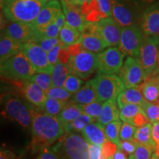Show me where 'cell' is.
Returning <instances> with one entry per match:
<instances>
[{"instance_id":"35","label":"cell","mask_w":159,"mask_h":159,"mask_svg":"<svg viewBox=\"0 0 159 159\" xmlns=\"http://www.w3.org/2000/svg\"><path fill=\"white\" fill-rule=\"evenodd\" d=\"M122 123L121 121H114L109 123L108 125L105 127V135L106 138L111 142L116 143L118 146L120 144V137H119V133H120V129L122 127Z\"/></svg>"},{"instance_id":"29","label":"cell","mask_w":159,"mask_h":159,"mask_svg":"<svg viewBox=\"0 0 159 159\" xmlns=\"http://www.w3.org/2000/svg\"><path fill=\"white\" fill-rule=\"evenodd\" d=\"M152 125L150 122L144 126L140 127V128H137L134 139H136L139 144L148 145V146L156 149V143L154 142L153 139H152Z\"/></svg>"},{"instance_id":"16","label":"cell","mask_w":159,"mask_h":159,"mask_svg":"<svg viewBox=\"0 0 159 159\" xmlns=\"http://www.w3.org/2000/svg\"><path fill=\"white\" fill-rule=\"evenodd\" d=\"M140 27L145 36L159 35V0L144 9L141 16Z\"/></svg>"},{"instance_id":"1","label":"cell","mask_w":159,"mask_h":159,"mask_svg":"<svg viewBox=\"0 0 159 159\" xmlns=\"http://www.w3.org/2000/svg\"><path fill=\"white\" fill-rule=\"evenodd\" d=\"M32 116L33 144L40 150L48 147L65 134V128L57 116L39 112L29 107Z\"/></svg>"},{"instance_id":"7","label":"cell","mask_w":159,"mask_h":159,"mask_svg":"<svg viewBox=\"0 0 159 159\" xmlns=\"http://www.w3.org/2000/svg\"><path fill=\"white\" fill-rule=\"evenodd\" d=\"M159 52V35L145 36L138 57L142 66L147 79L153 75L158 64Z\"/></svg>"},{"instance_id":"36","label":"cell","mask_w":159,"mask_h":159,"mask_svg":"<svg viewBox=\"0 0 159 159\" xmlns=\"http://www.w3.org/2000/svg\"><path fill=\"white\" fill-rule=\"evenodd\" d=\"M156 149L145 144H139L134 153L129 156L128 159H150Z\"/></svg>"},{"instance_id":"53","label":"cell","mask_w":159,"mask_h":159,"mask_svg":"<svg viewBox=\"0 0 159 159\" xmlns=\"http://www.w3.org/2000/svg\"><path fill=\"white\" fill-rule=\"evenodd\" d=\"M113 159H128V158H127L125 152H123V151L121 150H119L116 153H115L114 157H113Z\"/></svg>"},{"instance_id":"11","label":"cell","mask_w":159,"mask_h":159,"mask_svg":"<svg viewBox=\"0 0 159 159\" xmlns=\"http://www.w3.org/2000/svg\"><path fill=\"white\" fill-rule=\"evenodd\" d=\"M125 55L118 47H111L97 54L98 70L101 74L117 75L124 63Z\"/></svg>"},{"instance_id":"13","label":"cell","mask_w":159,"mask_h":159,"mask_svg":"<svg viewBox=\"0 0 159 159\" xmlns=\"http://www.w3.org/2000/svg\"><path fill=\"white\" fill-rule=\"evenodd\" d=\"M112 1V18L122 27L137 24L136 6L128 0Z\"/></svg>"},{"instance_id":"26","label":"cell","mask_w":159,"mask_h":159,"mask_svg":"<svg viewBox=\"0 0 159 159\" xmlns=\"http://www.w3.org/2000/svg\"><path fill=\"white\" fill-rule=\"evenodd\" d=\"M83 114L84 113H83L81 105L76 104L70 101L69 103H67L61 114L57 116V118L65 128L67 125L80 116Z\"/></svg>"},{"instance_id":"4","label":"cell","mask_w":159,"mask_h":159,"mask_svg":"<svg viewBox=\"0 0 159 159\" xmlns=\"http://www.w3.org/2000/svg\"><path fill=\"white\" fill-rule=\"evenodd\" d=\"M34 74L35 69L22 50L1 63V76L8 80H29Z\"/></svg>"},{"instance_id":"30","label":"cell","mask_w":159,"mask_h":159,"mask_svg":"<svg viewBox=\"0 0 159 159\" xmlns=\"http://www.w3.org/2000/svg\"><path fill=\"white\" fill-rule=\"evenodd\" d=\"M71 74L68 65L57 62L54 66L52 75L53 86L63 87L67 77Z\"/></svg>"},{"instance_id":"5","label":"cell","mask_w":159,"mask_h":159,"mask_svg":"<svg viewBox=\"0 0 159 159\" xmlns=\"http://www.w3.org/2000/svg\"><path fill=\"white\" fill-rule=\"evenodd\" d=\"M67 65L70 69L71 74L83 80H86L98 69L97 54L82 48L71 55Z\"/></svg>"},{"instance_id":"18","label":"cell","mask_w":159,"mask_h":159,"mask_svg":"<svg viewBox=\"0 0 159 159\" xmlns=\"http://www.w3.org/2000/svg\"><path fill=\"white\" fill-rule=\"evenodd\" d=\"M3 33L20 43H25L33 41L36 33V29L33 24L12 22L6 27Z\"/></svg>"},{"instance_id":"10","label":"cell","mask_w":159,"mask_h":159,"mask_svg":"<svg viewBox=\"0 0 159 159\" xmlns=\"http://www.w3.org/2000/svg\"><path fill=\"white\" fill-rule=\"evenodd\" d=\"M22 51L30 61L35 73L52 74L54 66L49 63L48 53L34 41H30L22 44Z\"/></svg>"},{"instance_id":"12","label":"cell","mask_w":159,"mask_h":159,"mask_svg":"<svg viewBox=\"0 0 159 159\" xmlns=\"http://www.w3.org/2000/svg\"><path fill=\"white\" fill-rule=\"evenodd\" d=\"M117 75L126 88L139 86L147 80L142 66L136 57L128 56Z\"/></svg>"},{"instance_id":"21","label":"cell","mask_w":159,"mask_h":159,"mask_svg":"<svg viewBox=\"0 0 159 159\" xmlns=\"http://www.w3.org/2000/svg\"><path fill=\"white\" fill-rule=\"evenodd\" d=\"M96 79L93 78L86 82L82 88L73 95L71 102L79 105H87L97 100Z\"/></svg>"},{"instance_id":"45","label":"cell","mask_w":159,"mask_h":159,"mask_svg":"<svg viewBox=\"0 0 159 159\" xmlns=\"http://www.w3.org/2000/svg\"><path fill=\"white\" fill-rule=\"evenodd\" d=\"M139 144V143L134 139H132V140L121 141L120 144L119 145V150H122L123 152H126L127 154L132 155L135 152Z\"/></svg>"},{"instance_id":"6","label":"cell","mask_w":159,"mask_h":159,"mask_svg":"<svg viewBox=\"0 0 159 159\" xmlns=\"http://www.w3.org/2000/svg\"><path fill=\"white\" fill-rule=\"evenodd\" d=\"M95 79L98 95L97 100L100 102L117 99L119 95L126 89L122 79L117 75H105L99 72Z\"/></svg>"},{"instance_id":"48","label":"cell","mask_w":159,"mask_h":159,"mask_svg":"<svg viewBox=\"0 0 159 159\" xmlns=\"http://www.w3.org/2000/svg\"><path fill=\"white\" fill-rule=\"evenodd\" d=\"M90 159H105L102 155V146L90 144Z\"/></svg>"},{"instance_id":"46","label":"cell","mask_w":159,"mask_h":159,"mask_svg":"<svg viewBox=\"0 0 159 159\" xmlns=\"http://www.w3.org/2000/svg\"><path fill=\"white\" fill-rule=\"evenodd\" d=\"M63 47H64V46H63L62 44V43L61 42L57 45L55 46V47H53L49 52H47L48 53V58L49 63H50L52 66H54L55 64L58 62L60 52H61V49H62Z\"/></svg>"},{"instance_id":"22","label":"cell","mask_w":159,"mask_h":159,"mask_svg":"<svg viewBox=\"0 0 159 159\" xmlns=\"http://www.w3.org/2000/svg\"><path fill=\"white\" fill-rule=\"evenodd\" d=\"M83 138L89 144L102 146L107 140L104 125L98 122H92L82 131Z\"/></svg>"},{"instance_id":"43","label":"cell","mask_w":159,"mask_h":159,"mask_svg":"<svg viewBox=\"0 0 159 159\" xmlns=\"http://www.w3.org/2000/svg\"><path fill=\"white\" fill-rule=\"evenodd\" d=\"M137 130L136 127L128 122H124L122 125L119 133V137L122 141L132 140L134 139L135 134Z\"/></svg>"},{"instance_id":"25","label":"cell","mask_w":159,"mask_h":159,"mask_svg":"<svg viewBox=\"0 0 159 159\" xmlns=\"http://www.w3.org/2000/svg\"><path fill=\"white\" fill-rule=\"evenodd\" d=\"M117 106L118 105L116 99H112L103 103L102 111L98 119V122L104 126H106L109 123L120 120V111H119Z\"/></svg>"},{"instance_id":"54","label":"cell","mask_w":159,"mask_h":159,"mask_svg":"<svg viewBox=\"0 0 159 159\" xmlns=\"http://www.w3.org/2000/svg\"><path fill=\"white\" fill-rule=\"evenodd\" d=\"M69 1L71 2V3L75 4V5L81 6V7H82L84 4L89 2L91 1V0H69Z\"/></svg>"},{"instance_id":"58","label":"cell","mask_w":159,"mask_h":159,"mask_svg":"<svg viewBox=\"0 0 159 159\" xmlns=\"http://www.w3.org/2000/svg\"><path fill=\"white\" fill-rule=\"evenodd\" d=\"M157 103H158V104L159 105V97H158V101H157Z\"/></svg>"},{"instance_id":"14","label":"cell","mask_w":159,"mask_h":159,"mask_svg":"<svg viewBox=\"0 0 159 159\" xmlns=\"http://www.w3.org/2000/svg\"><path fill=\"white\" fill-rule=\"evenodd\" d=\"M95 25L99 35L106 42L108 47H118L122 35V26L112 17L103 19Z\"/></svg>"},{"instance_id":"38","label":"cell","mask_w":159,"mask_h":159,"mask_svg":"<svg viewBox=\"0 0 159 159\" xmlns=\"http://www.w3.org/2000/svg\"><path fill=\"white\" fill-rule=\"evenodd\" d=\"M33 41H34L38 44L41 46L47 52H49L53 47L61 43L59 37L53 38V39H49V38H44L40 36L37 33H35L34 38H33Z\"/></svg>"},{"instance_id":"60","label":"cell","mask_w":159,"mask_h":159,"mask_svg":"<svg viewBox=\"0 0 159 159\" xmlns=\"http://www.w3.org/2000/svg\"><path fill=\"white\" fill-rule=\"evenodd\" d=\"M50 1H53V0H48V2H50Z\"/></svg>"},{"instance_id":"23","label":"cell","mask_w":159,"mask_h":159,"mask_svg":"<svg viewBox=\"0 0 159 159\" xmlns=\"http://www.w3.org/2000/svg\"><path fill=\"white\" fill-rule=\"evenodd\" d=\"M23 43L16 41L11 37L2 33L0 39V62L2 63L5 61L14 56L22 50Z\"/></svg>"},{"instance_id":"57","label":"cell","mask_w":159,"mask_h":159,"mask_svg":"<svg viewBox=\"0 0 159 159\" xmlns=\"http://www.w3.org/2000/svg\"><path fill=\"white\" fill-rule=\"evenodd\" d=\"M156 76H157V77H158V80H159V75H156Z\"/></svg>"},{"instance_id":"17","label":"cell","mask_w":159,"mask_h":159,"mask_svg":"<svg viewBox=\"0 0 159 159\" xmlns=\"http://www.w3.org/2000/svg\"><path fill=\"white\" fill-rule=\"evenodd\" d=\"M60 2L66 19V22L82 32L89 23L83 15L82 7L71 3L69 0H60Z\"/></svg>"},{"instance_id":"56","label":"cell","mask_w":159,"mask_h":159,"mask_svg":"<svg viewBox=\"0 0 159 159\" xmlns=\"http://www.w3.org/2000/svg\"><path fill=\"white\" fill-rule=\"evenodd\" d=\"M159 75V52H158V64H157L156 69V71H154L153 75H152L151 77L156 76V75Z\"/></svg>"},{"instance_id":"40","label":"cell","mask_w":159,"mask_h":159,"mask_svg":"<svg viewBox=\"0 0 159 159\" xmlns=\"http://www.w3.org/2000/svg\"><path fill=\"white\" fill-rule=\"evenodd\" d=\"M71 94L64 87L52 86L48 91H47V97L58 99V100L67 102L71 98Z\"/></svg>"},{"instance_id":"9","label":"cell","mask_w":159,"mask_h":159,"mask_svg":"<svg viewBox=\"0 0 159 159\" xmlns=\"http://www.w3.org/2000/svg\"><path fill=\"white\" fill-rule=\"evenodd\" d=\"M4 111L12 120L16 122L24 129L32 124V116L30 108L16 96L7 94L4 97Z\"/></svg>"},{"instance_id":"51","label":"cell","mask_w":159,"mask_h":159,"mask_svg":"<svg viewBox=\"0 0 159 159\" xmlns=\"http://www.w3.org/2000/svg\"><path fill=\"white\" fill-rule=\"evenodd\" d=\"M152 139H153L154 142L158 144L159 143V121L156 122L152 123Z\"/></svg>"},{"instance_id":"24","label":"cell","mask_w":159,"mask_h":159,"mask_svg":"<svg viewBox=\"0 0 159 159\" xmlns=\"http://www.w3.org/2000/svg\"><path fill=\"white\" fill-rule=\"evenodd\" d=\"M117 105L119 109L129 104H136L142 106L146 101L143 96L140 86L126 88L117 97Z\"/></svg>"},{"instance_id":"37","label":"cell","mask_w":159,"mask_h":159,"mask_svg":"<svg viewBox=\"0 0 159 159\" xmlns=\"http://www.w3.org/2000/svg\"><path fill=\"white\" fill-rule=\"evenodd\" d=\"M102 106L103 103L100 102L98 100L94 101V102L87 105H81L84 114H88L92 118L97 119V120H98L101 113H102Z\"/></svg>"},{"instance_id":"39","label":"cell","mask_w":159,"mask_h":159,"mask_svg":"<svg viewBox=\"0 0 159 159\" xmlns=\"http://www.w3.org/2000/svg\"><path fill=\"white\" fill-rule=\"evenodd\" d=\"M142 107L150 122L153 123L159 121V105L158 103L156 104L146 100Z\"/></svg>"},{"instance_id":"42","label":"cell","mask_w":159,"mask_h":159,"mask_svg":"<svg viewBox=\"0 0 159 159\" xmlns=\"http://www.w3.org/2000/svg\"><path fill=\"white\" fill-rule=\"evenodd\" d=\"M60 31H61V29L56 25L55 21H53L52 22L47 25V27H45L41 30H36V33L40 36L53 39V38L59 37Z\"/></svg>"},{"instance_id":"27","label":"cell","mask_w":159,"mask_h":159,"mask_svg":"<svg viewBox=\"0 0 159 159\" xmlns=\"http://www.w3.org/2000/svg\"><path fill=\"white\" fill-rule=\"evenodd\" d=\"M139 86L147 101L157 102L159 97V80L157 76L149 77Z\"/></svg>"},{"instance_id":"8","label":"cell","mask_w":159,"mask_h":159,"mask_svg":"<svg viewBox=\"0 0 159 159\" xmlns=\"http://www.w3.org/2000/svg\"><path fill=\"white\" fill-rule=\"evenodd\" d=\"M145 35L138 24L122 27L119 49L125 57H137Z\"/></svg>"},{"instance_id":"33","label":"cell","mask_w":159,"mask_h":159,"mask_svg":"<svg viewBox=\"0 0 159 159\" xmlns=\"http://www.w3.org/2000/svg\"><path fill=\"white\" fill-rule=\"evenodd\" d=\"M119 111H120L119 117H120L121 120L123 121L124 122L129 123L134 116H136L139 113L144 110H143L142 107L141 105L129 104L119 109Z\"/></svg>"},{"instance_id":"20","label":"cell","mask_w":159,"mask_h":159,"mask_svg":"<svg viewBox=\"0 0 159 159\" xmlns=\"http://www.w3.org/2000/svg\"><path fill=\"white\" fill-rule=\"evenodd\" d=\"M24 82L22 92L26 99L31 105L43 110L47 99V92L39 85L30 80H26Z\"/></svg>"},{"instance_id":"59","label":"cell","mask_w":159,"mask_h":159,"mask_svg":"<svg viewBox=\"0 0 159 159\" xmlns=\"http://www.w3.org/2000/svg\"><path fill=\"white\" fill-rule=\"evenodd\" d=\"M150 159H157V158H152H152H151Z\"/></svg>"},{"instance_id":"31","label":"cell","mask_w":159,"mask_h":159,"mask_svg":"<svg viewBox=\"0 0 159 159\" xmlns=\"http://www.w3.org/2000/svg\"><path fill=\"white\" fill-rule=\"evenodd\" d=\"M95 119L86 114H83L80 116L73 121L65 128V133H70L73 131L82 132L91 123L94 122Z\"/></svg>"},{"instance_id":"32","label":"cell","mask_w":159,"mask_h":159,"mask_svg":"<svg viewBox=\"0 0 159 159\" xmlns=\"http://www.w3.org/2000/svg\"><path fill=\"white\" fill-rule=\"evenodd\" d=\"M66 102H65V101H61L56 99L47 97L44 106H43V111H44L45 113L51 115V116H57L61 114V111H63V109L66 105Z\"/></svg>"},{"instance_id":"55","label":"cell","mask_w":159,"mask_h":159,"mask_svg":"<svg viewBox=\"0 0 159 159\" xmlns=\"http://www.w3.org/2000/svg\"><path fill=\"white\" fill-rule=\"evenodd\" d=\"M152 158H156L157 159H159V143L156 144V150H155L153 155H152Z\"/></svg>"},{"instance_id":"15","label":"cell","mask_w":159,"mask_h":159,"mask_svg":"<svg viewBox=\"0 0 159 159\" xmlns=\"http://www.w3.org/2000/svg\"><path fill=\"white\" fill-rule=\"evenodd\" d=\"M81 34L80 43L85 50L99 54L108 47L106 42L99 35L95 23H89L81 32Z\"/></svg>"},{"instance_id":"28","label":"cell","mask_w":159,"mask_h":159,"mask_svg":"<svg viewBox=\"0 0 159 159\" xmlns=\"http://www.w3.org/2000/svg\"><path fill=\"white\" fill-rule=\"evenodd\" d=\"M59 39L64 47H68L80 42L82 34L80 31L66 22L60 31Z\"/></svg>"},{"instance_id":"44","label":"cell","mask_w":159,"mask_h":159,"mask_svg":"<svg viewBox=\"0 0 159 159\" xmlns=\"http://www.w3.org/2000/svg\"><path fill=\"white\" fill-rule=\"evenodd\" d=\"M119 150L118 144L107 139L102 146V155L105 159H113L115 153Z\"/></svg>"},{"instance_id":"52","label":"cell","mask_w":159,"mask_h":159,"mask_svg":"<svg viewBox=\"0 0 159 159\" xmlns=\"http://www.w3.org/2000/svg\"><path fill=\"white\" fill-rule=\"evenodd\" d=\"M16 155L11 150L2 149L0 152V159H15Z\"/></svg>"},{"instance_id":"41","label":"cell","mask_w":159,"mask_h":159,"mask_svg":"<svg viewBox=\"0 0 159 159\" xmlns=\"http://www.w3.org/2000/svg\"><path fill=\"white\" fill-rule=\"evenodd\" d=\"M83 80L76 75L70 74L67 77L64 84V88L69 91L71 94H75L82 88Z\"/></svg>"},{"instance_id":"19","label":"cell","mask_w":159,"mask_h":159,"mask_svg":"<svg viewBox=\"0 0 159 159\" xmlns=\"http://www.w3.org/2000/svg\"><path fill=\"white\" fill-rule=\"evenodd\" d=\"M62 11L61 2L58 0L48 2L40 12L39 16L33 22V26L37 30H41L54 21L55 16L59 12Z\"/></svg>"},{"instance_id":"50","label":"cell","mask_w":159,"mask_h":159,"mask_svg":"<svg viewBox=\"0 0 159 159\" xmlns=\"http://www.w3.org/2000/svg\"><path fill=\"white\" fill-rule=\"evenodd\" d=\"M55 22L56 23V25L58 26V27L60 29H62V27L64 26V25L66 23V16L63 13V11L59 12L57 13L56 16H55V19H54Z\"/></svg>"},{"instance_id":"34","label":"cell","mask_w":159,"mask_h":159,"mask_svg":"<svg viewBox=\"0 0 159 159\" xmlns=\"http://www.w3.org/2000/svg\"><path fill=\"white\" fill-rule=\"evenodd\" d=\"M29 80L36 83L46 92L53 86L52 75L48 73H35L30 78Z\"/></svg>"},{"instance_id":"2","label":"cell","mask_w":159,"mask_h":159,"mask_svg":"<svg viewBox=\"0 0 159 159\" xmlns=\"http://www.w3.org/2000/svg\"><path fill=\"white\" fill-rule=\"evenodd\" d=\"M48 0H1L4 15L12 22L33 24Z\"/></svg>"},{"instance_id":"49","label":"cell","mask_w":159,"mask_h":159,"mask_svg":"<svg viewBox=\"0 0 159 159\" xmlns=\"http://www.w3.org/2000/svg\"><path fill=\"white\" fill-rule=\"evenodd\" d=\"M128 1L132 3L133 5L136 6L137 7H144V6H147V7H148L150 5H152V3L158 1V0H128Z\"/></svg>"},{"instance_id":"3","label":"cell","mask_w":159,"mask_h":159,"mask_svg":"<svg viewBox=\"0 0 159 159\" xmlns=\"http://www.w3.org/2000/svg\"><path fill=\"white\" fill-rule=\"evenodd\" d=\"M52 150L61 152L63 159H90V144L83 136L73 132L65 133Z\"/></svg>"},{"instance_id":"47","label":"cell","mask_w":159,"mask_h":159,"mask_svg":"<svg viewBox=\"0 0 159 159\" xmlns=\"http://www.w3.org/2000/svg\"><path fill=\"white\" fill-rule=\"evenodd\" d=\"M36 159H61L60 156L55 151L47 147L40 150L39 156Z\"/></svg>"}]
</instances>
